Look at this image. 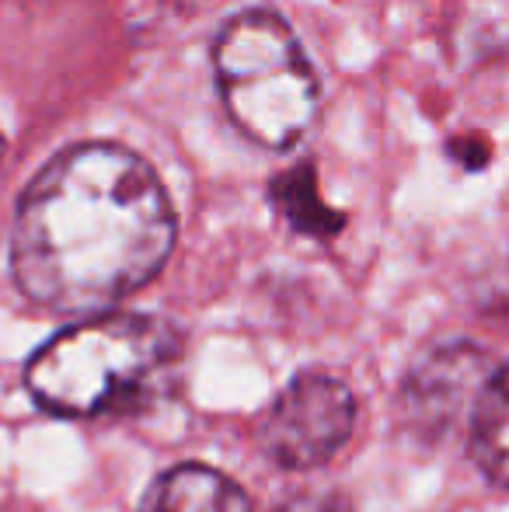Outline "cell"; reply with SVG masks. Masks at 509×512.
Listing matches in <instances>:
<instances>
[{
  "mask_svg": "<svg viewBox=\"0 0 509 512\" xmlns=\"http://www.w3.org/2000/svg\"><path fill=\"white\" fill-rule=\"evenodd\" d=\"M272 203L283 213V220L290 223L297 234L307 237H332L342 227V213L332 209L318 192V175L314 164H297L286 168L283 175L272 178Z\"/></svg>",
  "mask_w": 509,
  "mask_h": 512,
  "instance_id": "obj_7",
  "label": "cell"
},
{
  "mask_svg": "<svg viewBox=\"0 0 509 512\" xmlns=\"http://www.w3.org/2000/svg\"><path fill=\"white\" fill-rule=\"evenodd\" d=\"M175 359L178 338L157 317L95 314L32 352L25 387L53 415L95 418L154 394Z\"/></svg>",
  "mask_w": 509,
  "mask_h": 512,
  "instance_id": "obj_2",
  "label": "cell"
},
{
  "mask_svg": "<svg viewBox=\"0 0 509 512\" xmlns=\"http://www.w3.org/2000/svg\"><path fill=\"white\" fill-rule=\"evenodd\" d=\"M492 373L496 370L478 345H440L422 363H415L401 384V425L422 443H440L461 429V422H475L478 401Z\"/></svg>",
  "mask_w": 509,
  "mask_h": 512,
  "instance_id": "obj_5",
  "label": "cell"
},
{
  "mask_svg": "<svg viewBox=\"0 0 509 512\" xmlns=\"http://www.w3.org/2000/svg\"><path fill=\"white\" fill-rule=\"evenodd\" d=\"M471 439L478 464L496 481L509 485V366L492 373L471 422Z\"/></svg>",
  "mask_w": 509,
  "mask_h": 512,
  "instance_id": "obj_8",
  "label": "cell"
},
{
  "mask_svg": "<svg viewBox=\"0 0 509 512\" xmlns=\"http://www.w3.org/2000/svg\"><path fill=\"white\" fill-rule=\"evenodd\" d=\"M140 512H252V502L227 474L203 464H182L150 485Z\"/></svg>",
  "mask_w": 509,
  "mask_h": 512,
  "instance_id": "obj_6",
  "label": "cell"
},
{
  "mask_svg": "<svg viewBox=\"0 0 509 512\" xmlns=\"http://www.w3.org/2000/svg\"><path fill=\"white\" fill-rule=\"evenodd\" d=\"M356 401L342 380L332 373H300L290 387L276 398L262 422V450L276 464L307 471L346 446L353 436Z\"/></svg>",
  "mask_w": 509,
  "mask_h": 512,
  "instance_id": "obj_4",
  "label": "cell"
},
{
  "mask_svg": "<svg viewBox=\"0 0 509 512\" xmlns=\"http://www.w3.org/2000/svg\"><path fill=\"white\" fill-rule=\"evenodd\" d=\"M213 74L227 119L258 147H297L318 119V70L276 11L234 14L213 42Z\"/></svg>",
  "mask_w": 509,
  "mask_h": 512,
  "instance_id": "obj_3",
  "label": "cell"
},
{
  "mask_svg": "<svg viewBox=\"0 0 509 512\" xmlns=\"http://www.w3.org/2000/svg\"><path fill=\"white\" fill-rule=\"evenodd\" d=\"M175 230L168 192L136 150L77 143L21 192L11 276L32 304L95 317L161 272Z\"/></svg>",
  "mask_w": 509,
  "mask_h": 512,
  "instance_id": "obj_1",
  "label": "cell"
},
{
  "mask_svg": "<svg viewBox=\"0 0 509 512\" xmlns=\"http://www.w3.org/2000/svg\"><path fill=\"white\" fill-rule=\"evenodd\" d=\"M0 157H4V136H0Z\"/></svg>",
  "mask_w": 509,
  "mask_h": 512,
  "instance_id": "obj_10",
  "label": "cell"
},
{
  "mask_svg": "<svg viewBox=\"0 0 509 512\" xmlns=\"http://www.w3.org/2000/svg\"><path fill=\"white\" fill-rule=\"evenodd\" d=\"M276 512H353V509H349L346 499H339L332 492H304L286 499Z\"/></svg>",
  "mask_w": 509,
  "mask_h": 512,
  "instance_id": "obj_9",
  "label": "cell"
}]
</instances>
